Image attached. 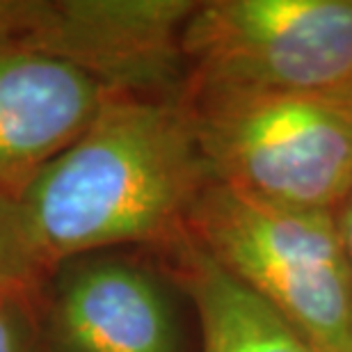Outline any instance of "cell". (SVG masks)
Masks as SVG:
<instances>
[{
    "instance_id": "6da1fadb",
    "label": "cell",
    "mask_w": 352,
    "mask_h": 352,
    "mask_svg": "<svg viewBox=\"0 0 352 352\" xmlns=\"http://www.w3.org/2000/svg\"><path fill=\"white\" fill-rule=\"evenodd\" d=\"M213 181L186 96L108 94L87 131L21 188L37 270L124 243H170Z\"/></svg>"
},
{
    "instance_id": "7a4b0ae2",
    "label": "cell",
    "mask_w": 352,
    "mask_h": 352,
    "mask_svg": "<svg viewBox=\"0 0 352 352\" xmlns=\"http://www.w3.org/2000/svg\"><path fill=\"white\" fill-rule=\"evenodd\" d=\"M210 179L339 215L352 195V91H186Z\"/></svg>"
},
{
    "instance_id": "3957f363",
    "label": "cell",
    "mask_w": 352,
    "mask_h": 352,
    "mask_svg": "<svg viewBox=\"0 0 352 352\" xmlns=\"http://www.w3.org/2000/svg\"><path fill=\"white\" fill-rule=\"evenodd\" d=\"M188 234L322 352H352V270L336 213L291 208L210 181Z\"/></svg>"
},
{
    "instance_id": "277c9868",
    "label": "cell",
    "mask_w": 352,
    "mask_h": 352,
    "mask_svg": "<svg viewBox=\"0 0 352 352\" xmlns=\"http://www.w3.org/2000/svg\"><path fill=\"white\" fill-rule=\"evenodd\" d=\"M186 91H352V0H208L183 30Z\"/></svg>"
},
{
    "instance_id": "5b68a950",
    "label": "cell",
    "mask_w": 352,
    "mask_h": 352,
    "mask_svg": "<svg viewBox=\"0 0 352 352\" xmlns=\"http://www.w3.org/2000/svg\"><path fill=\"white\" fill-rule=\"evenodd\" d=\"M192 0H30L14 34L65 60L108 94L183 96V30Z\"/></svg>"
},
{
    "instance_id": "8992f818",
    "label": "cell",
    "mask_w": 352,
    "mask_h": 352,
    "mask_svg": "<svg viewBox=\"0 0 352 352\" xmlns=\"http://www.w3.org/2000/svg\"><path fill=\"white\" fill-rule=\"evenodd\" d=\"M108 98L78 67L0 39V188H21L72 146Z\"/></svg>"
},
{
    "instance_id": "52a82bcc",
    "label": "cell",
    "mask_w": 352,
    "mask_h": 352,
    "mask_svg": "<svg viewBox=\"0 0 352 352\" xmlns=\"http://www.w3.org/2000/svg\"><path fill=\"white\" fill-rule=\"evenodd\" d=\"M62 352H181L163 284L135 263L96 258L62 274L51 307Z\"/></svg>"
},
{
    "instance_id": "ba28073f",
    "label": "cell",
    "mask_w": 352,
    "mask_h": 352,
    "mask_svg": "<svg viewBox=\"0 0 352 352\" xmlns=\"http://www.w3.org/2000/svg\"><path fill=\"white\" fill-rule=\"evenodd\" d=\"M174 248L181 281L199 318L201 352H322L190 234Z\"/></svg>"
},
{
    "instance_id": "9c48e42d",
    "label": "cell",
    "mask_w": 352,
    "mask_h": 352,
    "mask_svg": "<svg viewBox=\"0 0 352 352\" xmlns=\"http://www.w3.org/2000/svg\"><path fill=\"white\" fill-rule=\"evenodd\" d=\"M37 272L21 227L16 195L0 188V288L30 286Z\"/></svg>"
},
{
    "instance_id": "30bf717a",
    "label": "cell",
    "mask_w": 352,
    "mask_h": 352,
    "mask_svg": "<svg viewBox=\"0 0 352 352\" xmlns=\"http://www.w3.org/2000/svg\"><path fill=\"white\" fill-rule=\"evenodd\" d=\"M0 352H39V327L28 286L0 288Z\"/></svg>"
},
{
    "instance_id": "8fae6325",
    "label": "cell",
    "mask_w": 352,
    "mask_h": 352,
    "mask_svg": "<svg viewBox=\"0 0 352 352\" xmlns=\"http://www.w3.org/2000/svg\"><path fill=\"white\" fill-rule=\"evenodd\" d=\"M30 0H0V39L16 34Z\"/></svg>"
},
{
    "instance_id": "7c38bea8",
    "label": "cell",
    "mask_w": 352,
    "mask_h": 352,
    "mask_svg": "<svg viewBox=\"0 0 352 352\" xmlns=\"http://www.w3.org/2000/svg\"><path fill=\"white\" fill-rule=\"evenodd\" d=\"M339 222H341V231H343V243H346V252H348V261H350V270H352V195L348 204L343 206L339 213Z\"/></svg>"
}]
</instances>
